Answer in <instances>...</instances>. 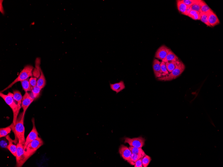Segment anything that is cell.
Returning <instances> with one entry per match:
<instances>
[{
    "label": "cell",
    "mask_w": 223,
    "mask_h": 167,
    "mask_svg": "<svg viewBox=\"0 0 223 167\" xmlns=\"http://www.w3.org/2000/svg\"><path fill=\"white\" fill-rule=\"evenodd\" d=\"M110 87L113 91L115 92L116 94L120 92L125 88V85L123 81L111 84L110 83Z\"/></svg>",
    "instance_id": "cell-15"
},
{
    "label": "cell",
    "mask_w": 223,
    "mask_h": 167,
    "mask_svg": "<svg viewBox=\"0 0 223 167\" xmlns=\"http://www.w3.org/2000/svg\"><path fill=\"white\" fill-rule=\"evenodd\" d=\"M34 98L30 93L28 92L25 93L22 97L21 107L23 110V113L25 115V112L28 107L34 100Z\"/></svg>",
    "instance_id": "cell-8"
},
{
    "label": "cell",
    "mask_w": 223,
    "mask_h": 167,
    "mask_svg": "<svg viewBox=\"0 0 223 167\" xmlns=\"http://www.w3.org/2000/svg\"><path fill=\"white\" fill-rule=\"evenodd\" d=\"M151 157L149 156H145L142 159V163L144 167H147L151 162Z\"/></svg>",
    "instance_id": "cell-29"
},
{
    "label": "cell",
    "mask_w": 223,
    "mask_h": 167,
    "mask_svg": "<svg viewBox=\"0 0 223 167\" xmlns=\"http://www.w3.org/2000/svg\"><path fill=\"white\" fill-rule=\"evenodd\" d=\"M207 14L208 15V23L211 27H215L220 23L217 15L212 10Z\"/></svg>",
    "instance_id": "cell-12"
},
{
    "label": "cell",
    "mask_w": 223,
    "mask_h": 167,
    "mask_svg": "<svg viewBox=\"0 0 223 167\" xmlns=\"http://www.w3.org/2000/svg\"><path fill=\"white\" fill-rule=\"evenodd\" d=\"M5 137L6 139L8 140L9 142V145L7 149L11 152L13 155L16 157V155H17V145L13 143L14 141L11 139L9 135H8Z\"/></svg>",
    "instance_id": "cell-16"
},
{
    "label": "cell",
    "mask_w": 223,
    "mask_h": 167,
    "mask_svg": "<svg viewBox=\"0 0 223 167\" xmlns=\"http://www.w3.org/2000/svg\"><path fill=\"white\" fill-rule=\"evenodd\" d=\"M144 156L141 155L132 153L130 158L127 162L131 165H134L138 160L140 158H143Z\"/></svg>",
    "instance_id": "cell-21"
},
{
    "label": "cell",
    "mask_w": 223,
    "mask_h": 167,
    "mask_svg": "<svg viewBox=\"0 0 223 167\" xmlns=\"http://www.w3.org/2000/svg\"><path fill=\"white\" fill-rule=\"evenodd\" d=\"M12 126V124L7 127L1 128L0 129V137L2 138L6 136L10 133L11 130Z\"/></svg>",
    "instance_id": "cell-23"
},
{
    "label": "cell",
    "mask_w": 223,
    "mask_h": 167,
    "mask_svg": "<svg viewBox=\"0 0 223 167\" xmlns=\"http://www.w3.org/2000/svg\"><path fill=\"white\" fill-rule=\"evenodd\" d=\"M179 60L178 57L171 50L169 51V52L168 53L166 58L162 61H163V62L165 63H166L172 62V61H176Z\"/></svg>",
    "instance_id": "cell-19"
},
{
    "label": "cell",
    "mask_w": 223,
    "mask_h": 167,
    "mask_svg": "<svg viewBox=\"0 0 223 167\" xmlns=\"http://www.w3.org/2000/svg\"><path fill=\"white\" fill-rule=\"evenodd\" d=\"M25 115L23 112L19 114L14 127L15 135L18 140V143L22 144L24 146L26 140L24 126Z\"/></svg>",
    "instance_id": "cell-1"
},
{
    "label": "cell",
    "mask_w": 223,
    "mask_h": 167,
    "mask_svg": "<svg viewBox=\"0 0 223 167\" xmlns=\"http://www.w3.org/2000/svg\"><path fill=\"white\" fill-rule=\"evenodd\" d=\"M161 71L162 72V77L166 76L169 74L166 66V63L162 61L160 63Z\"/></svg>",
    "instance_id": "cell-30"
},
{
    "label": "cell",
    "mask_w": 223,
    "mask_h": 167,
    "mask_svg": "<svg viewBox=\"0 0 223 167\" xmlns=\"http://www.w3.org/2000/svg\"><path fill=\"white\" fill-rule=\"evenodd\" d=\"M176 1L177 8L179 11L183 15H188L191 11L190 6L184 4L180 0Z\"/></svg>",
    "instance_id": "cell-14"
},
{
    "label": "cell",
    "mask_w": 223,
    "mask_h": 167,
    "mask_svg": "<svg viewBox=\"0 0 223 167\" xmlns=\"http://www.w3.org/2000/svg\"><path fill=\"white\" fill-rule=\"evenodd\" d=\"M129 148L131 150L132 153L141 155L144 156L146 155L141 148H138L130 146Z\"/></svg>",
    "instance_id": "cell-24"
},
{
    "label": "cell",
    "mask_w": 223,
    "mask_h": 167,
    "mask_svg": "<svg viewBox=\"0 0 223 167\" xmlns=\"http://www.w3.org/2000/svg\"><path fill=\"white\" fill-rule=\"evenodd\" d=\"M185 68V66L181 61L179 65L168 75L158 78V81H169L175 79L183 72Z\"/></svg>",
    "instance_id": "cell-4"
},
{
    "label": "cell",
    "mask_w": 223,
    "mask_h": 167,
    "mask_svg": "<svg viewBox=\"0 0 223 167\" xmlns=\"http://www.w3.org/2000/svg\"><path fill=\"white\" fill-rule=\"evenodd\" d=\"M34 67L31 65L25 66L22 70L19 75L11 84H10L7 88L5 89L2 92H4L6 90L12 87L16 83L21 82L27 79L33 75Z\"/></svg>",
    "instance_id": "cell-3"
},
{
    "label": "cell",
    "mask_w": 223,
    "mask_h": 167,
    "mask_svg": "<svg viewBox=\"0 0 223 167\" xmlns=\"http://www.w3.org/2000/svg\"><path fill=\"white\" fill-rule=\"evenodd\" d=\"M42 89L37 85L33 88L31 91V95L34 99L37 98L39 96L41 90Z\"/></svg>",
    "instance_id": "cell-27"
},
{
    "label": "cell",
    "mask_w": 223,
    "mask_h": 167,
    "mask_svg": "<svg viewBox=\"0 0 223 167\" xmlns=\"http://www.w3.org/2000/svg\"><path fill=\"white\" fill-rule=\"evenodd\" d=\"M33 124V128L32 130L29 133L28 136L26 139L24 147L26 146L28 144L30 143L33 141L39 139L40 137H38V133L35 127L34 119L32 120Z\"/></svg>",
    "instance_id": "cell-9"
},
{
    "label": "cell",
    "mask_w": 223,
    "mask_h": 167,
    "mask_svg": "<svg viewBox=\"0 0 223 167\" xmlns=\"http://www.w3.org/2000/svg\"><path fill=\"white\" fill-rule=\"evenodd\" d=\"M0 144H1V146L2 147L4 148L7 149V147L9 145V142L7 139L6 140L2 139L1 140Z\"/></svg>",
    "instance_id": "cell-33"
},
{
    "label": "cell",
    "mask_w": 223,
    "mask_h": 167,
    "mask_svg": "<svg viewBox=\"0 0 223 167\" xmlns=\"http://www.w3.org/2000/svg\"><path fill=\"white\" fill-rule=\"evenodd\" d=\"M13 95V94L11 92H9L7 95H5L1 92L0 93L1 97L12 110L14 116L13 124L15 127L21 109L19 108L17 103L15 101Z\"/></svg>",
    "instance_id": "cell-2"
},
{
    "label": "cell",
    "mask_w": 223,
    "mask_h": 167,
    "mask_svg": "<svg viewBox=\"0 0 223 167\" xmlns=\"http://www.w3.org/2000/svg\"><path fill=\"white\" fill-rule=\"evenodd\" d=\"M17 155H16V166L22 167L28 159L25 152L24 146L18 143L17 144Z\"/></svg>",
    "instance_id": "cell-6"
},
{
    "label": "cell",
    "mask_w": 223,
    "mask_h": 167,
    "mask_svg": "<svg viewBox=\"0 0 223 167\" xmlns=\"http://www.w3.org/2000/svg\"><path fill=\"white\" fill-rule=\"evenodd\" d=\"M187 16L193 20H200V13L198 12L191 10Z\"/></svg>",
    "instance_id": "cell-26"
},
{
    "label": "cell",
    "mask_w": 223,
    "mask_h": 167,
    "mask_svg": "<svg viewBox=\"0 0 223 167\" xmlns=\"http://www.w3.org/2000/svg\"><path fill=\"white\" fill-rule=\"evenodd\" d=\"M200 5L202 12L207 14L208 12L212 10V9L209 7V6L207 5V4H206L205 2L203 1L200 0Z\"/></svg>",
    "instance_id": "cell-25"
},
{
    "label": "cell",
    "mask_w": 223,
    "mask_h": 167,
    "mask_svg": "<svg viewBox=\"0 0 223 167\" xmlns=\"http://www.w3.org/2000/svg\"><path fill=\"white\" fill-rule=\"evenodd\" d=\"M171 50L169 47L163 45L160 47L157 50L155 57L158 59L163 60L166 58L168 53Z\"/></svg>",
    "instance_id": "cell-10"
},
{
    "label": "cell",
    "mask_w": 223,
    "mask_h": 167,
    "mask_svg": "<svg viewBox=\"0 0 223 167\" xmlns=\"http://www.w3.org/2000/svg\"><path fill=\"white\" fill-rule=\"evenodd\" d=\"M21 83L22 88L25 92H31L33 88L31 85L28 79L21 82Z\"/></svg>",
    "instance_id": "cell-22"
},
{
    "label": "cell",
    "mask_w": 223,
    "mask_h": 167,
    "mask_svg": "<svg viewBox=\"0 0 223 167\" xmlns=\"http://www.w3.org/2000/svg\"><path fill=\"white\" fill-rule=\"evenodd\" d=\"M200 19L201 21L203 23H204L208 26L211 27L208 23V15L207 14L202 12H200Z\"/></svg>",
    "instance_id": "cell-28"
},
{
    "label": "cell",
    "mask_w": 223,
    "mask_h": 167,
    "mask_svg": "<svg viewBox=\"0 0 223 167\" xmlns=\"http://www.w3.org/2000/svg\"><path fill=\"white\" fill-rule=\"evenodd\" d=\"M13 98L20 109L21 107L22 97L21 92L18 90H15L13 91Z\"/></svg>",
    "instance_id": "cell-18"
},
{
    "label": "cell",
    "mask_w": 223,
    "mask_h": 167,
    "mask_svg": "<svg viewBox=\"0 0 223 167\" xmlns=\"http://www.w3.org/2000/svg\"><path fill=\"white\" fill-rule=\"evenodd\" d=\"M160 63L161 62L158 59H154L153 63V71L155 76L157 78L162 77Z\"/></svg>",
    "instance_id": "cell-13"
},
{
    "label": "cell",
    "mask_w": 223,
    "mask_h": 167,
    "mask_svg": "<svg viewBox=\"0 0 223 167\" xmlns=\"http://www.w3.org/2000/svg\"><path fill=\"white\" fill-rule=\"evenodd\" d=\"M40 75L39 78L37 80V86L41 89H43L46 86V80L44 74L42 70L40 68Z\"/></svg>",
    "instance_id": "cell-17"
},
{
    "label": "cell",
    "mask_w": 223,
    "mask_h": 167,
    "mask_svg": "<svg viewBox=\"0 0 223 167\" xmlns=\"http://www.w3.org/2000/svg\"><path fill=\"white\" fill-rule=\"evenodd\" d=\"M180 62L181 61L179 60L166 63V66L168 72L170 73L172 72L179 65Z\"/></svg>",
    "instance_id": "cell-20"
},
{
    "label": "cell",
    "mask_w": 223,
    "mask_h": 167,
    "mask_svg": "<svg viewBox=\"0 0 223 167\" xmlns=\"http://www.w3.org/2000/svg\"><path fill=\"white\" fill-rule=\"evenodd\" d=\"M200 1L190 6V8L191 10L198 12L200 13L202 12L200 5Z\"/></svg>",
    "instance_id": "cell-31"
},
{
    "label": "cell",
    "mask_w": 223,
    "mask_h": 167,
    "mask_svg": "<svg viewBox=\"0 0 223 167\" xmlns=\"http://www.w3.org/2000/svg\"><path fill=\"white\" fill-rule=\"evenodd\" d=\"M125 143H127L130 146L138 148L143 147L145 145V139L140 136L132 138L126 137L124 139Z\"/></svg>",
    "instance_id": "cell-7"
},
{
    "label": "cell",
    "mask_w": 223,
    "mask_h": 167,
    "mask_svg": "<svg viewBox=\"0 0 223 167\" xmlns=\"http://www.w3.org/2000/svg\"><path fill=\"white\" fill-rule=\"evenodd\" d=\"M29 82L33 88L37 85V78L35 77H31L29 79Z\"/></svg>",
    "instance_id": "cell-34"
},
{
    "label": "cell",
    "mask_w": 223,
    "mask_h": 167,
    "mask_svg": "<svg viewBox=\"0 0 223 167\" xmlns=\"http://www.w3.org/2000/svg\"><path fill=\"white\" fill-rule=\"evenodd\" d=\"M186 5L190 6L195 3L199 2L200 0H181Z\"/></svg>",
    "instance_id": "cell-32"
},
{
    "label": "cell",
    "mask_w": 223,
    "mask_h": 167,
    "mask_svg": "<svg viewBox=\"0 0 223 167\" xmlns=\"http://www.w3.org/2000/svg\"><path fill=\"white\" fill-rule=\"evenodd\" d=\"M119 153L122 158L128 162L130 158L132 153L129 148L124 145H121L119 147Z\"/></svg>",
    "instance_id": "cell-11"
},
{
    "label": "cell",
    "mask_w": 223,
    "mask_h": 167,
    "mask_svg": "<svg viewBox=\"0 0 223 167\" xmlns=\"http://www.w3.org/2000/svg\"><path fill=\"white\" fill-rule=\"evenodd\" d=\"M44 144L43 141L40 137L32 142L25 147H24L26 156L28 159L33 156L37 150Z\"/></svg>",
    "instance_id": "cell-5"
},
{
    "label": "cell",
    "mask_w": 223,
    "mask_h": 167,
    "mask_svg": "<svg viewBox=\"0 0 223 167\" xmlns=\"http://www.w3.org/2000/svg\"><path fill=\"white\" fill-rule=\"evenodd\" d=\"M143 158H140L136 162L135 165H134L135 167H143V163H142V159Z\"/></svg>",
    "instance_id": "cell-35"
}]
</instances>
